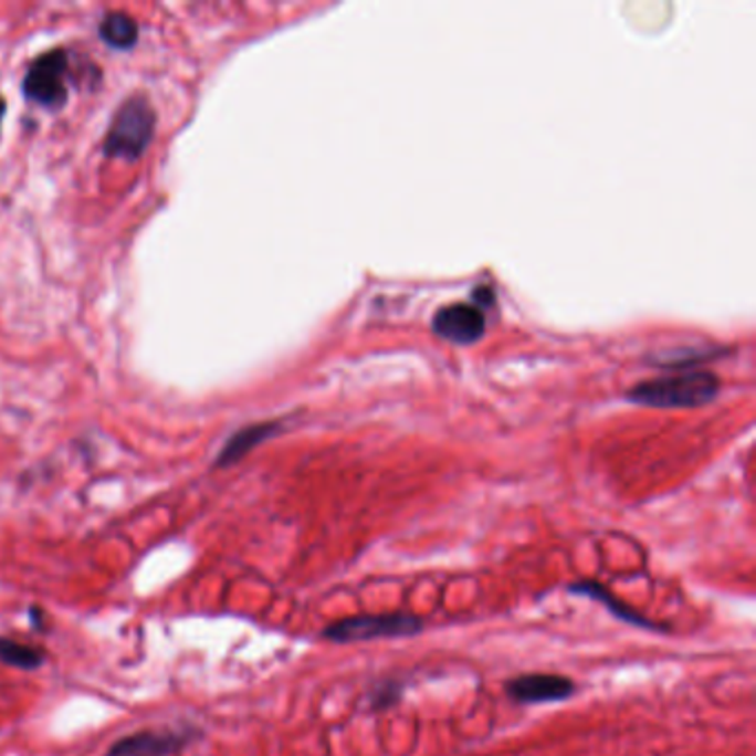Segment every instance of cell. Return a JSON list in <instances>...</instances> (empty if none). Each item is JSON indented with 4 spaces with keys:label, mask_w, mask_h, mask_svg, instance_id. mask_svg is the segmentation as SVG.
Wrapping results in <instances>:
<instances>
[{
    "label": "cell",
    "mask_w": 756,
    "mask_h": 756,
    "mask_svg": "<svg viewBox=\"0 0 756 756\" xmlns=\"http://www.w3.org/2000/svg\"><path fill=\"white\" fill-rule=\"evenodd\" d=\"M156 132V112L145 96H134L116 112L105 138V156L138 160Z\"/></svg>",
    "instance_id": "obj_2"
},
{
    "label": "cell",
    "mask_w": 756,
    "mask_h": 756,
    "mask_svg": "<svg viewBox=\"0 0 756 756\" xmlns=\"http://www.w3.org/2000/svg\"><path fill=\"white\" fill-rule=\"evenodd\" d=\"M98 34L101 39L114 48V50H132L136 48L138 43V23L129 17V14H123V12H112L103 19L101 28H98Z\"/></svg>",
    "instance_id": "obj_10"
},
{
    "label": "cell",
    "mask_w": 756,
    "mask_h": 756,
    "mask_svg": "<svg viewBox=\"0 0 756 756\" xmlns=\"http://www.w3.org/2000/svg\"><path fill=\"white\" fill-rule=\"evenodd\" d=\"M275 433V424H255V427H246L242 429L240 433H235L227 444L224 449L220 451L218 460H216V466L218 469H224V466H231L235 462H240L251 449H255L260 442H264L266 438H271Z\"/></svg>",
    "instance_id": "obj_8"
},
{
    "label": "cell",
    "mask_w": 756,
    "mask_h": 756,
    "mask_svg": "<svg viewBox=\"0 0 756 756\" xmlns=\"http://www.w3.org/2000/svg\"><path fill=\"white\" fill-rule=\"evenodd\" d=\"M45 659H48V654L43 648H34V645L21 643V641L10 639V637H0V661L12 665V668L36 670L43 665Z\"/></svg>",
    "instance_id": "obj_11"
},
{
    "label": "cell",
    "mask_w": 756,
    "mask_h": 756,
    "mask_svg": "<svg viewBox=\"0 0 756 756\" xmlns=\"http://www.w3.org/2000/svg\"><path fill=\"white\" fill-rule=\"evenodd\" d=\"M573 592H579V595H586V597H592L597 601H601L608 610H612V615H617L619 619L628 621V623H634V626H641V628H657L650 619H645L643 615H639L634 608H630L628 603H623L621 599H617L610 590H606L601 584L597 581H579V584H573L570 586Z\"/></svg>",
    "instance_id": "obj_9"
},
{
    "label": "cell",
    "mask_w": 756,
    "mask_h": 756,
    "mask_svg": "<svg viewBox=\"0 0 756 756\" xmlns=\"http://www.w3.org/2000/svg\"><path fill=\"white\" fill-rule=\"evenodd\" d=\"M718 396V380L712 372H683L643 382L630 391V400L654 409H694Z\"/></svg>",
    "instance_id": "obj_1"
},
{
    "label": "cell",
    "mask_w": 756,
    "mask_h": 756,
    "mask_svg": "<svg viewBox=\"0 0 756 756\" xmlns=\"http://www.w3.org/2000/svg\"><path fill=\"white\" fill-rule=\"evenodd\" d=\"M3 116H6V101L0 98V120H3Z\"/></svg>",
    "instance_id": "obj_13"
},
{
    "label": "cell",
    "mask_w": 756,
    "mask_h": 756,
    "mask_svg": "<svg viewBox=\"0 0 756 756\" xmlns=\"http://www.w3.org/2000/svg\"><path fill=\"white\" fill-rule=\"evenodd\" d=\"M575 683L559 674H524L508 681L506 692L517 703H553L575 694Z\"/></svg>",
    "instance_id": "obj_7"
},
{
    "label": "cell",
    "mask_w": 756,
    "mask_h": 756,
    "mask_svg": "<svg viewBox=\"0 0 756 756\" xmlns=\"http://www.w3.org/2000/svg\"><path fill=\"white\" fill-rule=\"evenodd\" d=\"M196 738V729H145L118 738L107 756H174Z\"/></svg>",
    "instance_id": "obj_5"
},
{
    "label": "cell",
    "mask_w": 756,
    "mask_h": 756,
    "mask_svg": "<svg viewBox=\"0 0 756 756\" xmlns=\"http://www.w3.org/2000/svg\"><path fill=\"white\" fill-rule=\"evenodd\" d=\"M422 630V619L409 612H387V615H357L330 623L324 637L335 643H359L372 639H393L413 637Z\"/></svg>",
    "instance_id": "obj_3"
},
{
    "label": "cell",
    "mask_w": 756,
    "mask_h": 756,
    "mask_svg": "<svg viewBox=\"0 0 756 756\" xmlns=\"http://www.w3.org/2000/svg\"><path fill=\"white\" fill-rule=\"evenodd\" d=\"M433 330L442 339L455 344H473L484 335L486 322L475 304H449L435 313Z\"/></svg>",
    "instance_id": "obj_6"
},
{
    "label": "cell",
    "mask_w": 756,
    "mask_h": 756,
    "mask_svg": "<svg viewBox=\"0 0 756 756\" xmlns=\"http://www.w3.org/2000/svg\"><path fill=\"white\" fill-rule=\"evenodd\" d=\"M67 70H70V59L63 50H52L45 56H41L30 67L23 81L25 98L50 109H61L70 98V92L65 85Z\"/></svg>",
    "instance_id": "obj_4"
},
{
    "label": "cell",
    "mask_w": 756,
    "mask_h": 756,
    "mask_svg": "<svg viewBox=\"0 0 756 756\" xmlns=\"http://www.w3.org/2000/svg\"><path fill=\"white\" fill-rule=\"evenodd\" d=\"M400 696H402V687L396 681H387V683H382L380 687L372 692L370 703H372L375 710H387L393 703H398Z\"/></svg>",
    "instance_id": "obj_12"
}]
</instances>
